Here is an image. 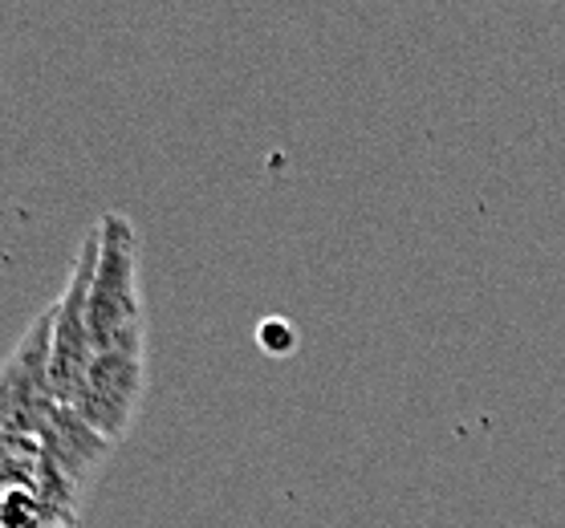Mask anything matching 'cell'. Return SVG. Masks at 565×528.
<instances>
[{"mask_svg":"<svg viewBox=\"0 0 565 528\" xmlns=\"http://www.w3.org/2000/svg\"><path fill=\"white\" fill-rule=\"evenodd\" d=\"M98 260L90 281V330L94 346H115L147 337V310L139 289V233L122 212H103Z\"/></svg>","mask_w":565,"mask_h":528,"instance_id":"6da1fadb","label":"cell"},{"mask_svg":"<svg viewBox=\"0 0 565 528\" xmlns=\"http://www.w3.org/2000/svg\"><path fill=\"white\" fill-rule=\"evenodd\" d=\"M115 448L118 443L98 435L74 407H65V402L53 407L50 423L41 427L38 492L62 520H77V508L86 504L94 479H98Z\"/></svg>","mask_w":565,"mask_h":528,"instance_id":"7a4b0ae2","label":"cell"},{"mask_svg":"<svg viewBox=\"0 0 565 528\" xmlns=\"http://www.w3.org/2000/svg\"><path fill=\"white\" fill-rule=\"evenodd\" d=\"M142 399H147V337H135V342L94 349L90 370H86L70 407L98 435L122 443L139 419Z\"/></svg>","mask_w":565,"mask_h":528,"instance_id":"3957f363","label":"cell"},{"mask_svg":"<svg viewBox=\"0 0 565 528\" xmlns=\"http://www.w3.org/2000/svg\"><path fill=\"white\" fill-rule=\"evenodd\" d=\"M94 260H98V228L86 233L77 248L70 277H65L62 293L50 305V382L57 402H74L82 378L94 362V330H90V281H94Z\"/></svg>","mask_w":565,"mask_h":528,"instance_id":"277c9868","label":"cell"},{"mask_svg":"<svg viewBox=\"0 0 565 528\" xmlns=\"http://www.w3.org/2000/svg\"><path fill=\"white\" fill-rule=\"evenodd\" d=\"M41 464V439L13 435L0 427V492L17 488V484H38Z\"/></svg>","mask_w":565,"mask_h":528,"instance_id":"5b68a950","label":"cell"},{"mask_svg":"<svg viewBox=\"0 0 565 528\" xmlns=\"http://www.w3.org/2000/svg\"><path fill=\"white\" fill-rule=\"evenodd\" d=\"M50 528H77V520H53Z\"/></svg>","mask_w":565,"mask_h":528,"instance_id":"8992f818","label":"cell"}]
</instances>
